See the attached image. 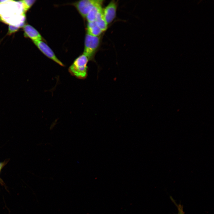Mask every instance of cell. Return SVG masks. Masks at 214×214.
Listing matches in <instances>:
<instances>
[{
  "instance_id": "30bf717a",
  "label": "cell",
  "mask_w": 214,
  "mask_h": 214,
  "mask_svg": "<svg viewBox=\"0 0 214 214\" xmlns=\"http://www.w3.org/2000/svg\"><path fill=\"white\" fill-rule=\"evenodd\" d=\"M22 4L23 11L26 12L32 7L36 1L34 0H23L20 1Z\"/></svg>"
},
{
  "instance_id": "3957f363",
  "label": "cell",
  "mask_w": 214,
  "mask_h": 214,
  "mask_svg": "<svg viewBox=\"0 0 214 214\" xmlns=\"http://www.w3.org/2000/svg\"><path fill=\"white\" fill-rule=\"evenodd\" d=\"M103 2L99 0H82L76 1L73 5L81 16L85 18L86 16L95 5Z\"/></svg>"
},
{
  "instance_id": "9c48e42d",
  "label": "cell",
  "mask_w": 214,
  "mask_h": 214,
  "mask_svg": "<svg viewBox=\"0 0 214 214\" xmlns=\"http://www.w3.org/2000/svg\"><path fill=\"white\" fill-rule=\"evenodd\" d=\"M103 10L99 13L95 21L98 26L103 32L107 29L108 24L103 17Z\"/></svg>"
},
{
  "instance_id": "8992f818",
  "label": "cell",
  "mask_w": 214,
  "mask_h": 214,
  "mask_svg": "<svg viewBox=\"0 0 214 214\" xmlns=\"http://www.w3.org/2000/svg\"><path fill=\"white\" fill-rule=\"evenodd\" d=\"M25 37L31 39L33 41H43V38L40 33L34 28L29 24H26L23 27Z\"/></svg>"
},
{
  "instance_id": "8fae6325",
  "label": "cell",
  "mask_w": 214,
  "mask_h": 214,
  "mask_svg": "<svg viewBox=\"0 0 214 214\" xmlns=\"http://www.w3.org/2000/svg\"><path fill=\"white\" fill-rule=\"evenodd\" d=\"M171 198L172 202H173L177 207L178 212L176 214H185L182 205L180 204H177L172 197H171Z\"/></svg>"
},
{
  "instance_id": "277c9868",
  "label": "cell",
  "mask_w": 214,
  "mask_h": 214,
  "mask_svg": "<svg viewBox=\"0 0 214 214\" xmlns=\"http://www.w3.org/2000/svg\"><path fill=\"white\" fill-rule=\"evenodd\" d=\"M33 42L39 49L47 57L60 65L64 66V64L57 58L51 48L43 40L33 41Z\"/></svg>"
},
{
  "instance_id": "7c38bea8",
  "label": "cell",
  "mask_w": 214,
  "mask_h": 214,
  "mask_svg": "<svg viewBox=\"0 0 214 214\" xmlns=\"http://www.w3.org/2000/svg\"><path fill=\"white\" fill-rule=\"evenodd\" d=\"M19 29V27L17 26H14L12 25H9L8 27V33L9 34L13 33L18 31Z\"/></svg>"
},
{
  "instance_id": "6da1fadb",
  "label": "cell",
  "mask_w": 214,
  "mask_h": 214,
  "mask_svg": "<svg viewBox=\"0 0 214 214\" xmlns=\"http://www.w3.org/2000/svg\"><path fill=\"white\" fill-rule=\"evenodd\" d=\"M89 61L87 57L84 54L80 55L69 67V72L71 75L78 79H85L88 75L87 64Z\"/></svg>"
},
{
  "instance_id": "52a82bcc",
  "label": "cell",
  "mask_w": 214,
  "mask_h": 214,
  "mask_svg": "<svg viewBox=\"0 0 214 214\" xmlns=\"http://www.w3.org/2000/svg\"><path fill=\"white\" fill-rule=\"evenodd\" d=\"M103 3V2L96 5L89 11L85 17L87 22L95 21L99 13L103 10L102 7Z\"/></svg>"
},
{
  "instance_id": "ba28073f",
  "label": "cell",
  "mask_w": 214,
  "mask_h": 214,
  "mask_svg": "<svg viewBox=\"0 0 214 214\" xmlns=\"http://www.w3.org/2000/svg\"><path fill=\"white\" fill-rule=\"evenodd\" d=\"M103 32L95 21L87 22V33L92 36H99Z\"/></svg>"
},
{
  "instance_id": "5b68a950",
  "label": "cell",
  "mask_w": 214,
  "mask_h": 214,
  "mask_svg": "<svg viewBox=\"0 0 214 214\" xmlns=\"http://www.w3.org/2000/svg\"><path fill=\"white\" fill-rule=\"evenodd\" d=\"M117 7V3L113 1L110 2L103 10V16L108 24L112 22L115 18Z\"/></svg>"
},
{
  "instance_id": "7a4b0ae2",
  "label": "cell",
  "mask_w": 214,
  "mask_h": 214,
  "mask_svg": "<svg viewBox=\"0 0 214 214\" xmlns=\"http://www.w3.org/2000/svg\"><path fill=\"white\" fill-rule=\"evenodd\" d=\"M99 36H95L87 33L84 41V47L83 54L89 58V60H93L95 53L100 44Z\"/></svg>"
}]
</instances>
